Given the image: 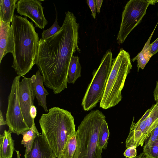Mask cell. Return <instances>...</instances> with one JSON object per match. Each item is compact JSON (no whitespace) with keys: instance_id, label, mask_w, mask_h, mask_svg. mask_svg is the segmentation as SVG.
<instances>
[{"instance_id":"6da1fadb","label":"cell","mask_w":158,"mask_h":158,"mask_svg":"<svg viewBox=\"0 0 158 158\" xmlns=\"http://www.w3.org/2000/svg\"><path fill=\"white\" fill-rule=\"evenodd\" d=\"M79 24L74 14L65 13L63 23L57 33L39 41L36 64L46 87L54 93H61L67 87L69 67L72 56L78 46Z\"/></svg>"},{"instance_id":"7a4b0ae2","label":"cell","mask_w":158,"mask_h":158,"mask_svg":"<svg viewBox=\"0 0 158 158\" xmlns=\"http://www.w3.org/2000/svg\"><path fill=\"white\" fill-rule=\"evenodd\" d=\"M10 26L14 44L12 67L21 77L35 64L40 40L33 23L26 17L15 15Z\"/></svg>"},{"instance_id":"3957f363","label":"cell","mask_w":158,"mask_h":158,"mask_svg":"<svg viewBox=\"0 0 158 158\" xmlns=\"http://www.w3.org/2000/svg\"><path fill=\"white\" fill-rule=\"evenodd\" d=\"M39 123L56 157L61 158L68 140L76 132L73 117L69 111L54 107L42 114Z\"/></svg>"},{"instance_id":"277c9868","label":"cell","mask_w":158,"mask_h":158,"mask_svg":"<svg viewBox=\"0 0 158 158\" xmlns=\"http://www.w3.org/2000/svg\"><path fill=\"white\" fill-rule=\"evenodd\" d=\"M105 116L98 110L84 118L76 132L77 146L73 158H101L102 150L98 146V134Z\"/></svg>"},{"instance_id":"5b68a950","label":"cell","mask_w":158,"mask_h":158,"mask_svg":"<svg viewBox=\"0 0 158 158\" xmlns=\"http://www.w3.org/2000/svg\"><path fill=\"white\" fill-rule=\"evenodd\" d=\"M132 68L129 53L121 48L113 61L99 106L107 109L118 104L122 100V91L127 76Z\"/></svg>"},{"instance_id":"8992f818","label":"cell","mask_w":158,"mask_h":158,"mask_svg":"<svg viewBox=\"0 0 158 158\" xmlns=\"http://www.w3.org/2000/svg\"><path fill=\"white\" fill-rule=\"evenodd\" d=\"M112 59V52L108 51L95 72L82 99L81 105L85 111L91 110L101 101L111 70Z\"/></svg>"},{"instance_id":"52a82bcc","label":"cell","mask_w":158,"mask_h":158,"mask_svg":"<svg viewBox=\"0 0 158 158\" xmlns=\"http://www.w3.org/2000/svg\"><path fill=\"white\" fill-rule=\"evenodd\" d=\"M149 4L147 0H130L126 4L117 40L123 44L131 31L141 22Z\"/></svg>"},{"instance_id":"ba28073f","label":"cell","mask_w":158,"mask_h":158,"mask_svg":"<svg viewBox=\"0 0 158 158\" xmlns=\"http://www.w3.org/2000/svg\"><path fill=\"white\" fill-rule=\"evenodd\" d=\"M20 77L16 76L12 82L8 98L6 120L9 130L18 135L30 129L25 122L20 104L19 84Z\"/></svg>"},{"instance_id":"9c48e42d","label":"cell","mask_w":158,"mask_h":158,"mask_svg":"<svg viewBox=\"0 0 158 158\" xmlns=\"http://www.w3.org/2000/svg\"><path fill=\"white\" fill-rule=\"evenodd\" d=\"M16 8L18 13L25 17L30 18L37 27L43 29L48 23L44 14V8L40 0H19L16 4Z\"/></svg>"},{"instance_id":"30bf717a","label":"cell","mask_w":158,"mask_h":158,"mask_svg":"<svg viewBox=\"0 0 158 158\" xmlns=\"http://www.w3.org/2000/svg\"><path fill=\"white\" fill-rule=\"evenodd\" d=\"M20 106L25 123L31 129L33 122L30 114L31 107L34 105L35 97L31 85V78L24 77L19 84Z\"/></svg>"},{"instance_id":"8fae6325","label":"cell","mask_w":158,"mask_h":158,"mask_svg":"<svg viewBox=\"0 0 158 158\" xmlns=\"http://www.w3.org/2000/svg\"><path fill=\"white\" fill-rule=\"evenodd\" d=\"M24 158H56L44 133L37 134L33 143L31 149L25 153Z\"/></svg>"},{"instance_id":"7c38bea8","label":"cell","mask_w":158,"mask_h":158,"mask_svg":"<svg viewBox=\"0 0 158 158\" xmlns=\"http://www.w3.org/2000/svg\"><path fill=\"white\" fill-rule=\"evenodd\" d=\"M14 50L13 33L10 24L0 21V64L4 56L8 53L12 54Z\"/></svg>"},{"instance_id":"4fadbf2b","label":"cell","mask_w":158,"mask_h":158,"mask_svg":"<svg viewBox=\"0 0 158 158\" xmlns=\"http://www.w3.org/2000/svg\"><path fill=\"white\" fill-rule=\"evenodd\" d=\"M31 82L35 97L38 102V105L41 106L46 112H48L46 97L49 94L43 85V79L40 72L38 70L35 74L31 78Z\"/></svg>"},{"instance_id":"5bb4252c","label":"cell","mask_w":158,"mask_h":158,"mask_svg":"<svg viewBox=\"0 0 158 158\" xmlns=\"http://www.w3.org/2000/svg\"><path fill=\"white\" fill-rule=\"evenodd\" d=\"M12 132L5 130L0 135V158H11L15 150L14 141L11 136Z\"/></svg>"},{"instance_id":"9a60e30c","label":"cell","mask_w":158,"mask_h":158,"mask_svg":"<svg viewBox=\"0 0 158 158\" xmlns=\"http://www.w3.org/2000/svg\"><path fill=\"white\" fill-rule=\"evenodd\" d=\"M17 0H0V19L10 24L14 17Z\"/></svg>"},{"instance_id":"2e32d148","label":"cell","mask_w":158,"mask_h":158,"mask_svg":"<svg viewBox=\"0 0 158 158\" xmlns=\"http://www.w3.org/2000/svg\"><path fill=\"white\" fill-rule=\"evenodd\" d=\"M81 71L79 57L73 55L68 69V83L74 84L77 80L81 77Z\"/></svg>"},{"instance_id":"e0dca14e","label":"cell","mask_w":158,"mask_h":158,"mask_svg":"<svg viewBox=\"0 0 158 158\" xmlns=\"http://www.w3.org/2000/svg\"><path fill=\"white\" fill-rule=\"evenodd\" d=\"M39 133L34 123L30 130L21 134L23 136L21 144H23L26 148L25 153H28L30 152L35 138Z\"/></svg>"},{"instance_id":"ac0fdd59","label":"cell","mask_w":158,"mask_h":158,"mask_svg":"<svg viewBox=\"0 0 158 158\" xmlns=\"http://www.w3.org/2000/svg\"><path fill=\"white\" fill-rule=\"evenodd\" d=\"M109 134L108 124L105 120L101 125L98 134V144L100 149L102 150L106 148Z\"/></svg>"},{"instance_id":"d6986e66","label":"cell","mask_w":158,"mask_h":158,"mask_svg":"<svg viewBox=\"0 0 158 158\" xmlns=\"http://www.w3.org/2000/svg\"><path fill=\"white\" fill-rule=\"evenodd\" d=\"M77 146L76 133L68 140L63 151L61 158H73Z\"/></svg>"},{"instance_id":"ffe728a7","label":"cell","mask_w":158,"mask_h":158,"mask_svg":"<svg viewBox=\"0 0 158 158\" xmlns=\"http://www.w3.org/2000/svg\"><path fill=\"white\" fill-rule=\"evenodd\" d=\"M158 23H157L149 39H150L151 40ZM145 48L146 46L145 45L141 51L139 52L136 56L133 58L132 60V61L133 62H134L136 60H137V66L138 68L137 70L138 72L139 71L140 68H141L142 69H143L146 64L149 61V60L145 56L144 52L145 49Z\"/></svg>"},{"instance_id":"44dd1931","label":"cell","mask_w":158,"mask_h":158,"mask_svg":"<svg viewBox=\"0 0 158 158\" xmlns=\"http://www.w3.org/2000/svg\"><path fill=\"white\" fill-rule=\"evenodd\" d=\"M55 8L56 11L55 20L52 26L50 28L43 31L42 34V38H41L43 40L47 39L54 35L59 31L61 28V27L59 25L57 21V12L55 6Z\"/></svg>"},{"instance_id":"7402d4cb","label":"cell","mask_w":158,"mask_h":158,"mask_svg":"<svg viewBox=\"0 0 158 158\" xmlns=\"http://www.w3.org/2000/svg\"><path fill=\"white\" fill-rule=\"evenodd\" d=\"M143 152L155 158H158V138L154 142L143 146Z\"/></svg>"},{"instance_id":"603a6c76","label":"cell","mask_w":158,"mask_h":158,"mask_svg":"<svg viewBox=\"0 0 158 158\" xmlns=\"http://www.w3.org/2000/svg\"><path fill=\"white\" fill-rule=\"evenodd\" d=\"M158 52V38L150 44L146 51L147 57L150 59L151 57Z\"/></svg>"},{"instance_id":"cb8c5ba5","label":"cell","mask_w":158,"mask_h":158,"mask_svg":"<svg viewBox=\"0 0 158 158\" xmlns=\"http://www.w3.org/2000/svg\"><path fill=\"white\" fill-rule=\"evenodd\" d=\"M135 146H132L128 148L125 150L123 154L127 158H133L136 156L137 150Z\"/></svg>"},{"instance_id":"d4e9b609","label":"cell","mask_w":158,"mask_h":158,"mask_svg":"<svg viewBox=\"0 0 158 158\" xmlns=\"http://www.w3.org/2000/svg\"><path fill=\"white\" fill-rule=\"evenodd\" d=\"M158 138V125L151 132L150 135L148 138L145 144H148L155 141Z\"/></svg>"},{"instance_id":"484cf974","label":"cell","mask_w":158,"mask_h":158,"mask_svg":"<svg viewBox=\"0 0 158 158\" xmlns=\"http://www.w3.org/2000/svg\"><path fill=\"white\" fill-rule=\"evenodd\" d=\"M86 2L91 11L92 15L93 17L95 19L96 16V7L95 0H87Z\"/></svg>"},{"instance_id":"4316f807","label":"cell","mask_w":158,"mask_h":158,"mask_svg":"<svg viewBox=\"0 0 158 158\" xmlns=\"http://www.w3.org/2000/svg\"><path fill=\"white\" fill-rule=\"evenodd\" d=\"M30 116L33 122L35 121L34 120L37 115L36 107L34 105L31 107L30 110Z\"/></svg>"},{"instance_id":"83f0119b","label":"cell","mask_w":158,"mask_h":158,"mask_svg":"<svg viewBox=\"0 0 158 158\" xmlns=\"http://www.w3.org/2000/svg\"><path fill=\"white\" fill-rule=\"evenodd\" d=\"M153 93L155 101L158 102V80Z\"/></svg>"},{"instance_id":"f1b7e54d","label":"cell","mask_w":158,"mask_h":158,"mask_svg":"<svg viewBox=\"0 0 158 158\" xmlns=\"http://www.w3.org/2000/svg\"><path fill=\"white\" fill-rule=\"evenodd\" d=\"M95 2L96 7L97 9V12L98 13H99L100 11L101 7L102 6L103 0H95Z\"/></svg>"},{"instance_id":"f546056e","label":"cell","mask_w":158,"mask_h":158,"mask_svg":"<svg viewBox=\"0 0 158 158\" xmlns=\"http://www.w3.org/2000/svg\"><path fill=\"white\" fill-rule=\"evenodd\" d=\"M133 158H155L147 155L146 153L142 152L138 156H136Z\"/></svg>"},{"instance_id":"4dcf8cb0","label":"cell","mask_w":158,"mask_h":158,"mask_svg":"<svg viewBox=\"0 0 158 158\" xmlns=\"http://www.w3.org/2000/svg\"><path fill=\"white\" fill-rule=\"evenodd\" d=\"M6 124V121H5L2 115V114L1 110H0V126L1 127L2 126L5 125Z\"/></svg>"},{"instance_id":"1f68e13d","label":"cell","mask_w":158,"mask_h":158,"mask_svg":"<svg viewBox=\"0 0 158 158\" xmlns=\"http://www.w3.org/2000/svg\"><path fill=\"white\" fill-rule=\"evenodd\" d=\"M149 5H155L156 3L158 2L156 0H147Z\"/></svg>"}]
</instances>
